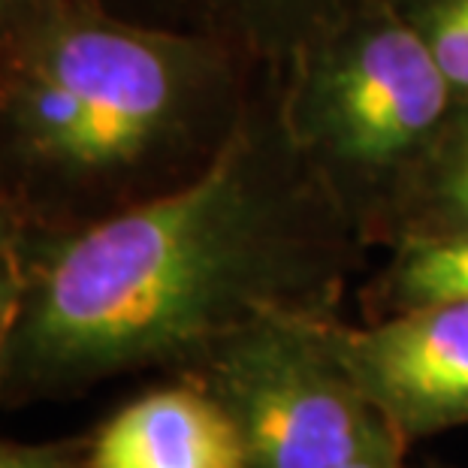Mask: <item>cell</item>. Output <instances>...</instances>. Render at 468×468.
I'll use <instances>...</instances> for the list:
<instances>
[{"mask_svg":"<svg viewBox=\"0 0 468 468\" xmlns=\"http://www.w3.org/2000/svg\"><path fill=\"white\" fill-rule=\"evenodd\" d=\"M360 221L287 136L245 106L200 173L97 221L31 230L0 408L118 375H182L263 317L335 314Z\"/></svg>","mask_w":468,"mask_h":468,"instance_id":"6da1fadb","label":"cell"},{"mask_svg":"<svg viewBox=\"0 0 468 468\" xmlns=\"http://www.w3.org/2000/svg\"><path fill=\"white\" fill-rule=\"evenodd\" d=\"M242 58L197 27L55 0L0 37V200L67 230L187 182L245 109Z\"/></svg>","mask_w":468,"mask_h":468,"instance_id":"7a4b0ae2","label":"cell"},{"mask_svg":"<svg viewBox=\"0 0 468 468\" xmlns=\"http://www.w3.org/2000/svg\"><path fill=\"white\" fill-rule=\"evenodd\" d=\"M278 115L293 145L363 224L399 200L456 94L396 0H356L284 61Z\"/></svg>","mask_w":468,"mask_h":468,"instance_id":"3957f363","label":"cell"},{"mask_svg":"<svg viewBox=\"0 0 468 468\" xmlns=\"http://www.w3.org/2000/svg\"><path fill=\"white\" fill-rule=\"evenodd\" d=\"M335 314H272L224 338L182 378L233 417L245 468H338L381 420L333 342Z\"/></svg>","mask_w":468,"mask_h":468,"instance_id":"277c9868","label":"cell"},{"mask_svg":"<svg viewBox=\"0 0 468 468\" xmlns=\"http://www.w3.org/2000/svg\"><path fill=\"white\" fill-rule=\"evenodd\" d=\"M333 342L405 444L468 423V300L402 308L368 326L335 317Z\"/></svg>","mask_w":468,"mask_h":468,"instance_id":"5b68a950","label":"cell"},{"mask_svg":"<svg viewBox=\"0 0 468 468\" xmlns=\"http://www.w3.org/2000/svg\"><path fill=\"white\" fill-rule=\"evenodd\" d=\"M88 438V468H245L227 408L191 378L139 393Z\"/></svg>","mask_w":468,"mask_h":468,"instance_id":"8992f818","label":"cell"},{"mask_svg":"<svg viewBox=\"0 0 468 468\" xmlns=\"http://www.w3.org/2000/svg\"><path fill=\"white\" fill-rule=\"evenodd\" d=\"M356 0H182L185 25L206 31L245 58L287 61L312 34Z\"/></svg>","mask_w":468,"mask_h":468,"instance_id":"52a82bcc","label":"cell"},{"mask_svg":"<svg viewBox=\"0 0 468 468\" xmlns=\"http://www.w3.org/2000/svg\"><path fill=\"white\" fill-rule=\"evenodd\" d=\"M396 208L402 212V236L468 224V101H456Z\"/></svg>","mask_w":468,"mask_h":468,"instance_id":"ba28073f","label":"cell"},{"mask_svg":"<svg viewBox=\"0 0 468 468\" xmlns=\"http://www.w3.org/2000/svg\"><path fill=\"white\" fill-rule=\"evenodd\" d=\"M384 296L393 312L468 300V224L405 233L384 275Z\"/></svg>","mask_w":468,"mask_h":468,"instance_id":"9c48e42d","label":"cell"},{"mask_svg":"<svg viewBox=\"0 0 468 468\" xmlns=\"http://www.w3.org/2000/svg\"><path fill=\"white\" fill-rule=\"evenodd\" d=\"M430 46L456 101H468V0H396Z\"/></svg>","mask_w":468,"mask_h":468,"instance_id":"30bf717a","label":"cell"},{"mask_svg":"<svg viewBox=\"0 0 468 468\" xmlns=\"http://www.w3.org/2000/svg\"><path fill=\"white\" fill-rule=\"evenodd\" d=\"M22 242L25 221L0 200V368H4L6 345L9 335H13L18 303H22Z\"/></svg>","mask_w":468,"mask_h":468,"instance_id":"8fae6325","label":"cell"},{"mask_svg":"<svg viewBox=\"0 0 468 468\" xmlns=\"http://www.w3.org/2000/svg\"><path fill=\"white\" fill-rule=\"evenodd\" d=\"M0 468H88V438L61 441H0Z\"/></svg>","mask_w":468,"mask_h":468,"instance_id":"7c38bea8","label":"cell"},{"mask_svg":"<svg viewBox=\"0 0 468 468\" xmlns=\"http://www.w3.org/2000/svg\"><path fill=\"white\" fill-rule=\"evenodd\" d=\"M405 451H408L405 438L381 417L375 423V430L368 432L366 444L338 468H408Z\"/></svg>","mask_w":468,"mask_h":468,"instance_id":"4fadbf2b","label":"cell"},{"mask_svg":"<svg viewBox=\"0 0 468 468\" xmlns=\"http://www.w3.org/2000/svg\"><path fill=\"white\" fill-rule=\"evenodd\" d=\"M97 4H103L106 9H112V13L139 18V22L185 25L182 0H97Z\"/></svg>","mask_w":468,"mask_h":468,"instance_id":"5bb4252c","label":"cell"},{"mask_svg":"<svg viewBox=\"0 0 468 468\" xmlns=\"http://www.w3.org/2000/svg\"><path fill=\"white\" fill-rule=\"evenodd\" d=\"M55 0H0V37L13 34L16 27L31 22L43 9L52 6Z\"/></svg>","mask_w":468,"mask_h":468,"instance_id":"9a60e30c","label":"cell"}]
</instances>
